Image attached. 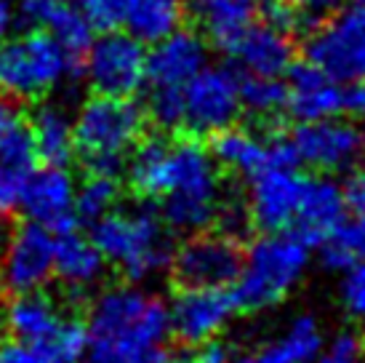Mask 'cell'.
I'll use <instances>...</instances> for the list:
<instances>
[{
	"mask_svg": "<svg viewBox=\"0 0 365 363\" xmlns=\"http://www.w3.org/2000/svg\"><path fill=\"white\" fill-rule=\"evenodd\" d=\"M125 158L128 184L142 198L160 201V217L173 232H200L219 222L224 184L219 163L197 139L147 136Z\"/></svg>",
	"mask_w": 365,
	"mask_h": 363,
	"instance_id": "6da1fadb",
	"label": "cell"
},
{
	"mask_svg": "<svg viewBox=\"0 0 365 363\" xmlns=\"http://www.w3.org/2000/svg\"><path fill=\"white\" fill-rule=\"evenodd\" d=\"M78 363H160L168 342V304L142 283H118L93 297Z\"/></svg>",
	"mask_w": 365,
	"mask_h": 363,
	"instance_id": "7a4b0ae2",
	"label": "cell"
},
{
	"mask_svg": "<svg viewBox=\"0 0 365 363\" xmlns=\"http://www.w3.org/2000/svg\"><path fill=\"white\" fill-rule=\"evenodd\" d=\"M312 264V243L296 230H267L243 252L232 299L237 310L264 313L283 304L304 283Z\"/></svg>",
	"mask_w": 365,
	"mask_h": 363,
	"instance_id": "3957f363",
	"label": "cell"
},
{
	"mask_svg": "<svg viewBox=\"0 0 365 363\" xmlns=\"http://www.w3.org/2000/svg\"><path fill=\"white\" fill-rule=\"evenodd\" d=\"M91 238L107 267H115L131 283L153 281L171 264V230L160 214L147 206L112 209L91 224Z\"/></svg>",
	"mask_w": 365,
	"mask_h": 363,
	"instance_id": "277c9868",
	"label": "cell"
},
{
	"mask_svg": "<svg viewBox=\"0 0 365 363\" xmlns=\"http://www.w3.org/2000/svg\"><path fill=\"white\" fill-rule=\"evenodd\" d=\"M144 110L131 96H102L96 94L81 107L72 121L75 155L88 174H118L125 169V158L142 139Z\"/></svg>",
	"mask_w": 365,
	"mask_h": 363,
	"instance_id": "5b68a950",
	"label": "cell"
},
{
	"mask_svg": "<svg viewBox=\"0 0 365 363\" xmlns=\"http://www.w3.org/2000/svg\"><path fill=\"white\" fill-rule=\"evenodd\" d=\"M70 75V61L56 38L32 30L0 46V91L16 99H38Z\"/></svg>",
	"mask_w": 365,
	"mask_h": 363,
	"instance_id": "8992f818",
	"label": "cell"
},
{
	"mask_svg": "<svg viewBox=\"0 0 365 363\" xmlns=\"http://www.w3.org/2000/svg\"><path fill=\"white\" fill-rule=\"evenodd\" d=\"M304 56L336 83L365 81V3L317 21L307 35Z\"/></svg>",
	"mask_w": 365,
	"mask_h": 363,
	"instance_id": "52a82bcc",
	"label": "cell"
},
{
	"mask_svg": "<svg viewBox=\"0 0 365 363\" xmlns=\"http://www.w3.org/2000/svg\"><path fill=\"white\" fill-rule=\"evenodd\" d=\"M243 259V246L237 235L224 230L213 232L211 227L200 232H190L171 254L173 281L179 286H211V289H230L237 278Z\"/></svg>",
	"mask_w": 365,
	"mask_h": 363,
	"instance_id": "ba28073f",
	"label": "cell"
},
{
	"mask_svg": "<svg viewBox=\"0 0 365 363\" xmlns=\"http://www.w3.org/2000/svg\"><path fill=\"white\" fill-rule=\"evenodd\" d=\"M184 123L192 136H211L237 121L240 107V70L203 67L182 86Z\"/></svg>",
	"mask_w": 365,
	"mask_h": 363,
	"instance_id": "9c48e42d",
	"label": "cell"
},
{
	"mask_svg": "<svg viewBox=\"0 0 365 363\" xmlns=\"http://www.w3.org/2000/svg\"><path fill=\"white\" fill-rule=\"evenodd\" d=\"M53 278V230L24 219L0 243V289L6 294L41 292Z\"/></svg>",
	"mask_w": 365,
	"mask_h": 363,
	"instance_id": "30bf717a",
	"label": "cell"
},
{
	"mask_svg": "<svg viewBox=\"0 0 365 363\" xmlns=\"http://www.w3.org/2000/svg\"><path fill=\"white\" fill-rule=\"evenodd\" d=\"M168 304V332L184 347L219 339L232 323L237 304L232 292L211 286H182Z\"/></svg>",
	"mask_w": 365,
	"mask_h": 363,
	"instance_id": "8fae6325",
	"label": "cell"
},
{
	"mask_svg": "<svg viewBox=\"0 0 365 363\" xmlns=\"http://www.w3.org/2000/svg\"><path fill=\"white\" fill-rule=\"evenodd\" d=\"M144 61L147 54L139 38L104 30L86 54L83 75H88L91 89L102 96H133L144 83Z\"/></svg>",
	"mask_w": 365,
	"mask_h": 363,
	"instance_id": "7c38bea8",
	"label": "cell"
},
{
	"mask_svg": "<svg viewBox=\"0 0 365 363\" xmlns=\"http://www.w3.org/2000/svg\"><path fill=\"white\" fill-rule=\"evenodd\" d=\"M304 174L296 166L269 163L248 176L245 192V217L248 224L267 230H294L302 192H304Z\"/></svg>",
	"mask_w": 365,
	"mask_h": 363,
	"instance_id": "4fadbf2b",
	"label": "cell"
},
{
	"mask_svg": "<svg viewBox=\"0 0 365 363\" xmlns=\"http://www.w3.org/2000/svg\"><path fill=\"white\" fill-rule=\"evenodd\" d=\"M288 139L296 161L320 174L346 171L365 155V134L355 123L339 118L299 123Z\"/></svg>",
	"mask_w": 365,
	"mask_h": 363,
	"instance_id": "5bb4252c",
	"label": "cell"
},
{
	"mask_svg": "<svg viewBox=\"0 0 365 363\" xmlns=\"http://www.w3.org/2000/svg\"><path fill=\"white\" fill-rule=\"evenodd\" d=\"M35 141L30 115L16 96H0V206L16 209L24 179L35 169Z\"/></svg>",
	"mask_w": 365,
	"mask_h": 363,
	"instance_id": "9a60e30c",
	"label": "cell"
},
{
	"mask_svg": "<svg viewBox=\"0 0 365 363\" xmlns=\"http://www.w3.org/2000/svg\"><path fill=\"white\" fill-rule=\"evenodd\" d=\"M75 187L78 182L67 171V166H43L32 169L24 179L16 209L24 219L51 227L53 232L64 230L75 222Z\"/></svg>",
	"mask_w": 365,
	"mask_h": 363,
	"instance_id": "2e32d148",
	"label": "cell"
},
{
	"mask_svg": "<svg viewBox=\"0 0 365 363\" xmlns=\"http://www.w3.org/2000/svg\"><path fill=\"white\" fill-rule=\"evenodd\" d=\"M19 19L27 27L51 32L67 54L70 78L83 75L86 54L93 43V24L86 19L83 11L72 9L64 0H21Z\"/></svg>",
	"mask_w": 365,
	"mask_h": 363,
	"instance_id": "e0dca14e",
	"label": "cell"
},
{
	"mask_svg": "<svg viewBox=\"0 0 365 363\" xmlns=\"http://www.w3.org/2000/svg\"><path fill=\"white\" fill-rule=\"evenodd\" d=\"M107 275V259L91 235H83L75 227L53 232V278L64 292L83 299L99 292Z\"/></svg>",
	"mask_w": 365,
	"mask_h": 363,
	"instance_id": "ac0fdd59",
	"label": "cell"
},
{
	"mask_svg": "<svg viewBox=\"0 0 365 363\" xmlns=\"http://www.w3.org/2000/svg\"><path fill=\"white\" fill-rule=\"evenodd\" d=\"M208 152L213 155V161L219 163V169L243 174L245 179L269 163H283V166L299 163L291 139H262L248 129H237L235 123L211 134Z\"/></svg>",
	"mask_w": 365,
	"mask_h": 363,
	"instance_id": "d6986e66",
	"label": "cell"
},
{
	"mask_svg": "<svg viewBox=\"0 0 365 363\" xmlns=\"http://www.w3.org/2000/svg\"><path fill=\"white\" fill-rule=\"evenodd\" d=\"M288 104L285 110L299 123L323 121L344 115V89L341 83L328 78L309 59L291 61L288 67Z\"/></svg>",
	"mask_w": 365,
	"mask_h": 363,
	"instance_id": "ffe728a7",
	"label": "cell"
},
{
	"mask_svg": "<svg viewBox=\"0 0 365 363\" xmlns=\"http://www.w3.org/2000/svg\"><path fill=\"white\" fill-rule=\"evenodd\" d=\"M205 43L197 32L173 30L158 41L144 61V81L153 86H184L205 67Z\"/></svg>",
	"mask_w": 365,
	"mask_h": 363,
	"instance_id": "44dd1931",
	"label": "cell"
},
{
	"mask_svg": "<svg viewBox=\"0 0 365 363\" xmlns=\"http://www.w3.org/2000/svg\"><path fill=\"white\" fill-rule=\"evenodd\" d=\"M346 219V201L341 184L331 176H307L294 230L317 246Z\"/></svg>",
	"mask_w": 365,
	"mask_h": 363,
	"instance_id": "7402d4cb",
	"label": "cell"
},
{
	"mask_svg": "<svg viewBox=\"0 0 365 363\" xmlns=\"http://www.w3.org/2000/svg\"><path fill=\"white\" fill-rule=\"evenodd\" d=\"M64 310L59 302L43 292H24L14 294L11 302L3 310V326L16 342L32 344L41 350L43 344L51 339L56 329L64 321Z\"/></svg>",
	"mask_w": 365,
	"mask_h": 363,
	"instance_id": "603a6c76",
	"label": "cell"
},
{
	"mask_svg": "<svg viewBox=\"0 0 365 363\" xmlns=\"http://www.w3.org/2000/svg\"><path fill=\"white\" fill-rule=\"evenodd\" d=\"M262 0H190V9L205 30L208 41L232 56L237 41L259 16Z\"/></svg>",
	"mask_w": 365,
	"mask_h": 363,
	"instance_id": "cb8c5ba5",
	"label": "cell"
},
{
	"mask_svg": "<svg viewBox=\"0 0 365 363\" xmlns=\"http://www.w3.org/2000/svg\"><path fill=\"white\" fill-rule=\"evenodd\" d=\"M232 56L251 75L280 78L294 61V43L288 32H280L269 24H251L237 41Z\"/></svg>",
	"mask_w": 365,
	"mask_h": 363,
	"instance_id": "d4e9b609",
	"label": "cell"
},
{
	"mask_svg": "<svg viewBox=\"0 0 365 363\" xmlns=\"http://www.w3.org/2000/svg\"><path fill=\"white\" fill-rule=\"evenodd\" d=\"M35 158L43 166H67L75 158V134L70 112L59 104H41L30 118Z\"/></svg>",
	"mask_w": 365,
	"mask_h": 363,
	"instance_id": "484cf974",
	"label": "cell"
},
{
	"mask_svg": "<svg viewBox=\"0 0 365 363\" xmlns=\"http://www.w3.org/2000/svg\"><path fill=\"white\" fill-rule=\"evenodd\" d=\"M325 334L317 318L312 315H296L283 332L272 337L269 342L259 347V353L251 355L256 363H314Z\"/></svg>",
	"mask_w": 365,
	"mask_h": 363,
	"instance_id": "4316f807",
	"label": "cell"
},
{
	"mask_svg": "<svg viewBox=\"0 0 365 363\" xmlns=\"http://www.w3.org/2000/svg\"><path fill=\"white\" fill-rule=\"evenodd\" d=\"M184 11V0H131L123 24L142 43H158L179 30Z\"/></svg>",
	"mask_w": 365,
	"mask_h": 363,
	"instance_id": "83f0119b",
	"label": "cell"
},
{
	"mask_svg": "<svg viewBox=\"0 0 365 363\" xmlns=\"http://www.w3.org/2000/svg\"><path fill=\"white\" fill-rule=\"evenodd\" d=\"M320 246L323 264L331 270L344 272L355 264H365V217H355L352 222H341Z\"/></svg>",
	"mask_w": 365,
	"mask_h": 363,
	"instance_id": "f1b7e54d",
	"label": "cell"
},
{
	"mask_svg": "<svg viewBox=\"0 0 365 363\" xmlns=\"http://www.w3.org/2000/svg\"><path fill=\"white\" fill-rule=\"evenodd\" d=\"M120 206V184L110 174H88L75 187V219L83 224L99 222L104 214Z\"/></svg>",
	"mask_w": 365,
	"mask_h": 363,
	"instance_id": "f546056e",
	"label": "cell"
},
{
	"mask_svg": "<svg viewBox=\"0 0 365 363\" xmlns=\"http://www.w3.org/2000/svg\"><path fill=\"white\" fill-rule=\"evenodd\" d=\"M288 104V86L280 78L240 72V107L256 118H274Z\"/></svg>",
	"mask_w": 365,
	"mask_h": 363,
	"instance_id": "4dcf8cb0",
	"label": "cell"
},
{
	"mask_svg": "<svg viewBox=\"0 0 365 363\" xmlns=\"http://www.w3.org/2000/svg\"><path fill=\"white\" fill-rule=\"evenodd\" d=\"M86 342H88L86 321L75 318V315H64L61 326L51 339L43 344L41 353L51 363H78L86 353Z\"/></svg>",
	"mask_w": 365,
	"mask_h": 363,
	"instance_id": "1f68e13d",
	"label": "cell"
},
{
	"mask_svg": "<svg viewBox=\"0 0 365 363\" xmlns=\"http://www.w3.org/2000/svg\"><path fill=\"white\" fill-rule=\"evenodd\" d=\"M147 112L163 131H182L184 96L182 86H153L147 96Z\"/></svg>",
	"mask_w": 365,
	"mask_h": 363,
	"instance_id": "d6a6232c",
	"label": "cell"
},
{
	"mask_svg": "<svg viewBox=\"0 0 365 363\" xmlns=\"http://www.w3.org/2000/svg\"><path fill=\"white\" fill-rule=\"evenodd\" d=\"M339 302L344 307V313L357 323V329L365 334V264H355L341 272Z\"/></svg>",
	"mask_w": 365,
	"mask_h": 363,
	"instance_id": "836d02e7",
	"label": "cell"
},
{
	"mask_svg": "<svg viewBox=\"0 0 365 363\" xmlns=\"http://www.w3.org/2000/svg\"><path fill=\"white\" fill-rule=\"evenodd\" d=\"M365 339L357 332H336L323 339V347L314 363H363Z\"/></svg>",
	"mask_w": 365,
	"mask_h": 363,
	"instance_id": "e575fe53",
	"label": "cell"
},
{
	"mask_svg": "<svg viewBox=\"0 0 365 363\" xmlns=\"http://www.w3.org/2000/svg\"><path fill=\"white\" fill-rule=\"evenodd\" d=\"M131 0H81L86 19L93 24V30H115L125 19Z\"/></svg>",
	"mask_w": 365,
	"mask_h": 363,
	"instance_id": "d590c367",
	"label": "cell"
},
{
	"mask_svg": "<svg viewBox=\"0 0 365 363\" xmlns=\"http://www.w3.org/2000/svg\"><path fill=\"white\" fill-rule=\"evenodd\" d=\"M0 363H51V361L38 347L11 339V342L0 344Z\"/></svg>",
	"mask_w": 365,
	"mask_h": 363,
	"instance_id": "8d00e7d4",
	"label": "cell"
},
{
	"mask_svg": "<svg viewBox=\"0 0 365 363\" xmlns=\"http://www.w3.org/2000/svg\"><path fill=\"white\" fill-rule=\"evenodd\" d=\"M192 350L195 353L190 355V361L187 363H232L235 361L232 350H230L224 342H219V339L197 344V347H192Z\"/></svg>",
	"mask_w": 365,
	"mask_h": 363,
	"instance_id": "74e56055",
	"label": "cell"
},
{
	"mask_svg": "<svg viewBox=\"0 0 365 363\" xmlns=\"http://www.w3.org/2000/svg\"><path fill=\"white\" fill-rule=\"evenodd\" d=\"M344 201L346 212H352L355 217H365V171H355L344 182Z\"/></svg>",
	"mask_w": 365,
	"mask_h": 363,
	"instance_id": "f35d334b",
	"label": "cell"
},
{
	"mask_svg": "<svg viewBox=\"0 0 365 363\" xmlns=\"http://www.w3.org/2000/svg\"><path fill=\"white\" fill-rule=\"evenodd\" d=\"M344 115L365 118V81L344 83Z\"/></svg>",
	"mask_w": 365,
	"mask_h": 363,
	"instance_id": "ab89813d",
	"label": "cell"
},
{
	"mask_svg": "<svg viewBox=\"0 0 365 363\" xmlns=\"http://www.w3.org/2000/svg\"><path fill=\"white\" fill-rule=\"evenodd\" d=\"M296 9L302 11V14H309V16H320L325 11H331L339 3V0H291Z\"/></svg>",
	"mask_w": 365,
	"mask_h": 363,
	"instance_id": "60d3db41",
	"label": "cell"
},
{
	"mask_svg": "<svg viewBox=\"0 0 365 363\" xmlns=\"http://www.w3.org/2000/svg\"><path fill=\"white\" fill-rule=\"evenodd\" d=\"M11 21H14L11 0H0V46H3V38H6V32H9Z\"/></svg>",
	"mask_w": 365,
	"mask_h": 363,
	"instance_id": "b9f144b4",
	"label": "cell"
},
{
	"mask_svg": "<svg viewBox=\"0 0 365 363\" xmlns=\"http://www.w3.org/2000/svg\"><path fill=\"white\" fill-rule=\"evenodd\" d=\"M6 209L0 206V243H3V238H6V232H9V217H6Z\"/></svg>",
	"mask_w": 365,
	"mask_h": 363,
	"instance_id": "7bdbcfd3",
	"label": "cell"
},
{
	"mask_svg": "<svg viewBox=\"0 0 365 363\" xmlns=\"http://www.w3.org/2000/svg\"><path fill=\"white\" fill-rule=\"evenodd\" d=\"M160 363H187V361H182V358H168V355H163Z\"/></svg>",
	"mask_w": 365,
	"mask_h": 363,
	"instance_id": "ee69618b",
	"label": "cell"
},
{
	"mask_svg": "<svg viewBox=\"0 0 365 363\" xmlns=\"http://www.w3.org/2000/svg\"><path fill=\"white\" fill-rule=\"evenodd\" d=\"M232 363H256V361H254V358H235Z\"/></svg>",
	"mask_w": 365,
	"mask_h": 363,
	"instance_id": "f6af8a7d",
	"label": "cell"
},
{
	"mask_svg": "<svg viewBox=\"0 0 365 363\" xmlns=\"http://www.w3.org/2000/svg\"><path fill=\"white\" fill-rule=\"evenodd\" d=\"M355 3H365V0H355Z\"/></svg>",
	"mask_w": 365,
	"mask_h": 363,
	"instance_id": "bcb514c9",
	"label": "cell"
},
{
	"mask_svg": "<svg viewBox=\"0 0 365 363\" xmlns=\"http://www.w3.org/2000/svg\"><path fill=\"white\" fill-rule=\"evenodd\" d=\"M64 3H72V0H64Z\"/></svg>",
	"mask_w": 365,
	"mask_h": 363,
	"instance_id": "7dc6e473",
	"label": "cell"
}]
</instances>
